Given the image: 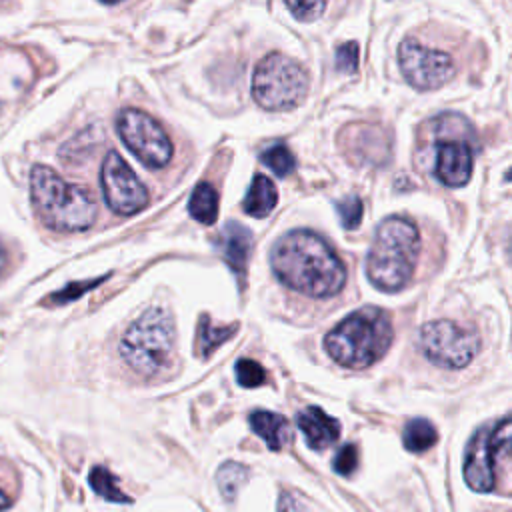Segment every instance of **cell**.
<instances>
[{"label":"cell","mask_w":512,"mask_h":512,"mask_svg":"<svg viewBox=\"0 0 512 512\" xmlns=\"http://www.w3.org/2000/svg\"><path fill=\"white\" fill-rule=\"evenodd\" d=\"M270 264L278 280L288 288L310 296L330 298L344 288L346 268L330 244L312 230L286 232L270 252Z\"/></svg>","instance_id":"6da1fadb"},{"label":"cell","mask_w":512,"mask_h":512,"mask_svg":"<svg viewBox=\"0 0 512 512\" xmlns=\"http://www.w3.org/2000/svg\"><path fill=\"white\" fill-rule=\"evenodd\" d=\"M30 198L38 218L56 232H82L96 220L92 194L66 182L52 168L36 164L30 172Z\"/></svg>","instance_id":"7a4b0ae2"},{"label":"cell","mask_w":512,"mask_h":512,"mask_svg":"<svg viewBox=\"0 0 512 512\" xmlns=\"http://www.w3.org/2000/svg\"><path fill=\"white\" fill-rule=\"evenodd\" d=\"M390 316L380 308H360L338 322L324 338V348L334 362L346 368H368L392 344Z\"/></svg>","instance_id":"3957f363"},{"label":"cell","mask_w":512,"mask_h":512,"mask_svg":"<svg viewBox=\"0 0 512 512\" xmlns=\"http://www.w3.org/2000/svg\"><path fill=\"white\" fill-rule=\"evenodd\" d=\"M418 254V228L402 216H390L376 228L366 256V274L382 290H400L410 280Z\"/></svg>","instance_id":"277c9868"},{"label":"cell","mask_w":512,"mask_h":512,"mask_svg":"<svg viewBox=\"0 0 512 512\" xmlns=\"http://www.w3.org/2000/svg\"><path fill=\"white\" fill-rule=\"evenodd\" d=\"M176 342L174 320L168 310L154 306L136 318L120 340V356L136 374L150 378L164 370Z\"/></svg>","instance_id":"5b68a950"},{"label":"cell","mask_w":512,"mask_h":512,"mask_svg":"<svg viewBox=\"0 0 512 512\" xmlns=\"http://www.w3.org/2000/svg\"><path fill=\"white\" fill-rule=\"evenodd\" d=\"M308 92V72L282 52L266 54L252 74V98L264 110L296 108Z\"/></svg>","instance_id":"8992f818"},{"label":"cell","mask_w":512,"mask_h":512,"mask_svg":"<svg viewBox=\"0 0 512 512\" xmlns=\"http://www.w3.org/2000/svg\"><path fill=\"white\" fill-rule=\"evenodd\" d=\"M116 132L124 146L148 168H164L172 154V142L156 118L138 108H124L116 116Z\"/></svg>","instance_id":"52a82bcc"},{"label":"cell","mask_w":512,"mask_h":512,"mask_svg":"<svg viewBox=\"0 0 512 512\" xmlns=\"http://www.w3.org/2000/svg\"><path fill=\"white\" fill-rule=\"evenodd\" d=\"M420 348L432 364L456 370L474 360L480 338L472 328L452 320H432L420 328Z\"/></svg>","instance_id":"ba28073f"},{"label":"cell","mask_w":512,"mask_h":512,"mask_svg":"<svg viewBox=\"0 0 512 512\" xmlns=\"http://www.w3.org/2000/svg\"><path fill=\"white\" fill-rule=\"evenodd\" d=\"M398 64L402 76L416 90H436L444 86L456 72L450 54L428 48L420 44L416 38H406L400 44Z\"/></svg>","instance_id":"9c48e42d"},{"label":"cell","mask_w":512,"mask_h":512,"mask_svg":"<svg viewBox=\"0 0 512 512\" xmlns=\"http://www.w3.org/2000/svg\"><path fill=\"white\" fill-rule=\"evenodd\" d=\"M100 186L108 208L120 216L136 214L148 204L146 186L118 152L106 154L100 168Z\"/></svg>","instance_id":"30bf717a"},{"label":"cell","mask_w":512,"mask_h":512,"mask_svg":"<svg viewBox=\"0 0 512 512\" xmlns=\"http://www.w3.org/2000/svg\"><path fill=\"white\" fill-rule=\"evenodd\" d=\"M472 148L466 144L462 136L448 138L438 144L436 162H434V176L450 188L464 186L472 174Z\"/></svg>","instance_id":"8fae6325"},{"label":"cell","mask_w":512,"mask_h":512,"mask_svg":"<svg viewBox=\"0 0 512 512\" xmlns=\"http://www.w3.org/2000/svg\"><path fill=\"white\" fill-rule=\"evenodd\" d=\"M342 148L354 162L364 164H384L390 152L388 138L378 126L350 124L342 134Z\"/></svg>","instance_id":"7c38bea8"},{"label":"cell","mask_w":512,"mask_h":512,"mask_svg":"<svg viewBox=\"0 0 512 512\" xmlns=\"http://www.w3.org/2000/svg\"><path fill=\"white\" fill-rule=\"evenodd\" d=\"M486 432L488 426L478 428L464 454V480L474 492H490L496 484V466L486 452Z\"/></svg>","instance_id":"4fadbf2b"},{"label":"cell","mask_w":512,"mask_h":512,"mask_svg":"<svg viewBox=\"0 0 512 512\" xmlns=\"http://www.w3.org/2000/svg\"><path fill=\"white\" fill-rule=\"evenodd\" d=\"M296 426L312 450H324L340 436V422L318 406H306L296 414Z\"/></svg>","instance_id":"5bb4252c"},{"label":"cell","mask_w":512,"mask_h":512,"mask_svg":"<svg viewBox=\"0 0 512 512\" xmlns=\"http://www.w3.org/2000/svg\"><path fill=\"white\" fill-rule=\"evenodd\" d=\"M252 246V234L248 228H244L238 222H228L218 238V250L224 258V262L238 274L242 276L246 272L248 264V254Z\"/></svg>","instance_id":"9a60e30c"},{"label":"cell","mask_w":512,"mask_h":512,"mask_svg":"<svg viewBox=\"0 0 512 512\" xmlns=\"http://www.w3.org/2000/svg\"><path fill=\"white\" fill-rule=\"evenodd\" d=\"M248 422H250V428L254 430V434H258L272 452L282 450L292 438L288 420L276 412L254 410L250 414Z\"/></svg>","instance_id":"2e32d148"},{"label":"cell","mask_w":512,"mask_h":512,"mask_svg":"<svg viewBox=\"0 0 512 512\" xmlns=\"http://www.w3.org/2000/svg\"><path fill=\"white\" fill-rule=\"evenodd\" d=\"M276 202H278V192L274 182L264 174H256L244 198V212L250 214L252 218H264L274 210Z\"/></svg>","instance_id":"e0dca14e"},{"label":"cell","mask_w":512,"mask_h":512,"mask_svg":"<svg viewBox=\"0 0 512 512\" xmlns=\"http://www.w3.org/2000/svg\"><path fill=\"white\" fill-rule=\"evenodd\" d=\"M238 330V324L228 326H216L210 316H200L198 322V334H196V350L202 358H208L216 348H220L226 340L232 338V334Z\"/></svg>","instance_id":"ac0fdd59"},{"label":"cell","mask_w":512,"mask_h":512,"mask_svg":"<svg viewBox=\"0 0 512 512\" xmlns=\"http://www.w3.org/2000/svg\"><path fill=\"white\" fill-rule=\"evenodd\" d=\"M188 212L200 224H214L218 218V192L212 184L200 182L188 200Z\"/></svg>","instance_id":"d6986e66"},{"label":"cell","mask_w":512,"mask_h":512,"mask_svg":"<svg viewBox=\"0 0 512 512\" xmlns=\"http://www.w3.org/2000/svg\"><path fill=\"white\" fill-rule=\"evenodd\" d=\"M438 440V432L434 424L426 418H412L406 422L404 432H402V444L408 452L420 454L432 448Z\"/></svg>","instance_id":"ffe728a7"},{"label":"cell","mask_w":512,"mask_h":512,"mask_svg":"<svg viewBox=\"0 0 512 512\" xmlns=\"http://www.w3.org/2000/svg\"><path fill=\"white\" fill-rule=\"evenodd\" d=\"M248 476H250V470L244 464L234 462V460L224 462L216 472V484H218L222 498L226 502H232L236 498L238 490L246 484Z\"/></svg>","instance_id":"44dd1931"},{"label":"cell","mask_w":512,"mask_h":512,"mask_svg":"<svg viewBox=\"0 0 512 512\" xmlns=\"http://www.w3.org/2000/svg\"><path fill=\"white\" fill-rule=\"evenodd\" d=\"M88 482H90L92 490L108 502H120V504H130L132 502V498L128 494H124L120 490V486L116 484V476L104 466H94L88 474Z\"/></svg>","instance_id":"7402d4cb"},{"label":"cell","mask_w":512,"mask_h":512,"mask_svg":"<svg viewBox=\"0 0 512 512\" xmlns=\"http://www.w3.org/2000/svg\"><path fill=\"white\" fill-rule=\"evenodd\" d=\"M486 452L488 458L494 462H498L500 454H512V416L504 418L502 422H498L496 426H488L486 432Z\"/></svg>","instance_id":"603a6c76"},{"label":"cell","mask_w":512,"mask_h":512,"mask_svg":"<svg viewBox=\"0 0 512 512\" xmlns=\"http://www.w3.org/2000/svg\"><path fill=\"white\" fill-rule=\"evenodd\" d=\"M260 158H262L264 166H268L276 176H282V178L288 176L296 166L292 152L284 144H274V146L266 148Z\"/></svg>","instance_id":"cb8c5ba5"},{"label":"cell","mask_w":512,"mask_h":512,"mask_svg":"<svg viewBox=\"0 0 512 512\" xmlns=\"http://www.w3.org/2000/svg\"><path fill=\"white\" fill-rule=\"evenodd\" d=\"M234 372H236L238 384L244 388H258L266 380L264 368L256 360H250V358H240L234 366Z\"/></svg>","instance_id":"d4e9b609"},{"label":"cell","mask_w":512,"mask_h":512,"mask_svg":"<svg viewBox=\"0 0 512 512\" xmlns=\"http://www.w3.org/2000/svg\"><path fill=\"white\" fill-rule=\"evenodd\" d=\"M336 212L340 216L342 226L346 230H354V228H358V224L362 220L364 206H362V200L356 194H350V196L336 202Z\"/></svg>","instance_id":"484cf974"},{"label":"cell","mask_w":512,"mask_h":512,"mask_svg":"<svg viewBox=\"0 0 512 512\" xmlns=\"http://www.w3.org/2000/svg\"><path fill=\"white\" fill-rule=\"evenodd\" d=\"M332 468L340 476H350L358 468V450H356V446L354 444H344L336 452V456L332 460Z\"/></svg>","instance_id":"4316f807"},{"label":"cell","mask_w":512,"mask_h":512,"mask_svg":"<svg viewBox=\"0 0 512 512\" xmlns=\"http://www.w3.org/2000/svg\"><path fill=\"white\" fill-rule=\"evenodd\" d=\"M336 68L340 72H354L358 68V44L346 42L336 48Z\"/></svg>","instance_id":"83f0119b"},{"label":"cell","mask_w":512,"mask_h":512,"mask_svg":"<svg viewBox=\"0 0 512 512\" xmlns=\"http://www.w3.org/2000/svg\"><path fill=\"white\" fill-rule=\"evenodd\" d=\"M286 8L294 14V18L302 20V22H308V20H314L320 16V12L326 8L324 2H286Z\"/></svg>","instance_id":"f1b7e54d"},{"label":"cell","mask_w":512,"mask_h":512,"mask_svg":"<svg viewBox=\"0 0 512 512\" xmlns=\"http://www.w3.org/2000/svg\"><path fill=\"white\" fill-rule=\"evenodd\" d=\"M276 512H306L304 504L300 502L298 494L290 490H282L278 496V510Z\"/></svg>","instance_id":"f546056e"},{"label":"cell","mask_w":512,"mask_h":512,"mask_svg":"<svg viewBox=\"0 0 512 512\" xmlns=\"http://www.w3.org/2000/svg\"><path fill=\"white\" fill-rule=\"evenodd\" d=\"M506 254H508V258H510V262H512V228H510L508 240H506Z\"/></svg>","instance_id":"4dcf8cb0"},{"label":"cell","mask_w":512,"mask_h":512,"mask_svg":"<svg viewBox=\"0 0 512 512\" xmlns=\"http://www.w3.org/2000/svg\"><path fill=\"white\" fill-rule=\"evenodd\" d=\"M10 506V500H8V496L0 490V510H4V508H8Z\"/></svg>","instance_id":"1f68e13d"},{"label":"cell","mask_w":512,"mask_h":512,"mask_svg":"<svg viewBox=\"0 0 512 512\" xmlns=\"http://www.w3.org/2000/svg\"><path fill=\"white\" fill-rule=\"evenodd\" d=\"M4 266H6V252H4V248L0 246V272L4 270Z\"/></svg>","instance_id":"d6a6232c"}]
</instances>
